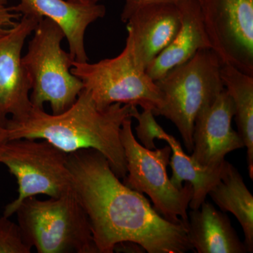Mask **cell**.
<instances>
[{
    "instance_id": "cell-1",
    "label": "cell",
    "mask_w": 253,
    "mask_h": 253,
    "mask_svg": "<svg viewBox=\"0 0 253 253\" xmlns=\"http://www.w3.org/2000/svg\"><path fill=\"white\" fill-rule=\"evenodd\" d=\"M73 191L84 208L98 253L134 242L149 253L194 251L187 229L162 217L141 193L125 185L94 149L68 154Z\"/></svg>"
},
{
    "instance_id": "cell-2",
    "label": "cell",
    "mask_w": 253,
    "mask_h": 253,
    "mask_svg": "<svg viewBox=\"0 0 253 253\" xmlns=\"http://www.w3.org/2000/svg\"><path fill=\"white\" fill-rule=\"evenodd\" d=\"M133 106L113 104L99 109L90 93L83 89L74 104L62 113L49 114L33 107L27 117L8 121L9 140L44 139L66 154L94 149L104 155L119 179L126 174L124 149L121 140L123 123L131 118Z\"/></svg>"
},
{
    "instance_id": "cell-3",
    "label": "cell",
    "mask_w": 253,
    "mask_h": 253,
    "mask_svg": "<svg viewBox=\"0 0 253 253\" xmlns=\"http://www.w3.org/2000/svg\"><path fill=\"white\" fill-rule=\"evenodd\" d=\"M15 214L23 242L38 253H98L89 219L73 189L44 201L28 198Z\"/></svg>"
},
{
    "instance_id": "cell-4",
    "label": "cell",
    "mask_w": 253,
    "mask_h": 253,
    "mask_svg": "<svg viewBox=\"0 0 253 253\" xmlns=\"http://www.w3.org/2000/svg\"><path fill=\"white\" fill-rule=\"evenodd\" d=\"M220 60L211 49L199 50L186 63L156 81L161 102L154 111L174 123L188 152H192L195 120L224 90Z\"/></svg>"
},
{
    "instance_id": "cell-5",
    "label": "cell",
    "mask_w": 253,
    "mask_h": 253,
    "mask_svg": "<svg viewBox=\"0 0 253 253\" xmlns=\"http://www.w3.org/2000/svg\"><path fill=\"white\" fill-rule=\"evenodd\" d=\"M22 61L31 82L33 107L44 109L49 103L51 114L69 109L84 89L83 82L71 73L73 61L61 48L62 30L49 18L39 21Z\"/></svg>"
},
{
    "instance_id": "cell-6",
    "label": "cell",
    "mask_w": 253,
    "mask_h": 253,
    "mask_svg": "<svg viewBox=\"0 0 253 253\" xmlns=\"http://www.w3.org/2000/svg\"><path fill=\"white\" fill-rule=\"evenodd\" d=\"M121 140L124 149L126 174L123 184L142 194H147L154 209L162 217L174 224H181L188 229V208L193 195L189 183L178 189L168 176L167 168L172 149L166 146L149 150L139 144L133 134L131 118H126L121 130Z\"/></svg>"
},
{
    "instance_id": "cell-7",
    "label": "cell",
    "mask_w": 253,
    "mask_h": 253,
    "mask_svg": "<svg viewBox=\"0 0 253 253\" xmlns=\"http://www.w3.org/2000/svg\"><path fill=\"white\" fill-rule=\"evenodd\" d=\"M67 160L68 154L44 139H12L3 144L0 163L9 169L18 184V197L6 205L3 215L11 217L28 198H56L72 190Z\"/></svg>"
},
{
    "instance_id": "cell-8",
    "label": "cell",
    "mask_w": 253,
    "mask_h": 253,
    "mask_svg": "<svg viewBox=\"0 0 253 253\" xmlns=\"http://www.w3.org/2000/svg\"><path fill=\"white\" fill-rule=\"evenodd\" d=\"M71 73L83 82L99 109L120 103L154 112L161 104L156 82L138 66L126 42L122 52L112 59L94 63L73 61Z\"/></svg>"
},
{
    "instance_id": "cell-9",
    "label": "cell",
    "mask_w": 253,
    "mask_h": 253,
    "mask_svg": "<svg viewBox=\"0 0 253 253\" xmlns=\"http://www.w3.org/2000/svg\"><path fill=\"white\" fill-rule=\"evenodd\" d=\"M211 49L221 64L253 76V0H200Z\"/></svg>"
},
{
    "instance_id": "cell-10",
    "label": "cell",
    "mask_w": 253,
    "mask_h": 253,
    "mask_svg": "<svg viewBox=\"0 0 253 253\" xmlns=\"http://www.w3.org/2000/svg\"><path fill=\"white\" fill-rule=\"evenodd\" d=\"M41 20L22 16L8 34L0 38V126L19 121L33 109L31 82L22 61L25 42Z\"/></svg>"
},
{
    "instance_id": "cell-11",
    "label": "cell",
    "mask_w": 253,
    "mask_h": 253,
    "mask_svg": "<svg viewBox=\"0 0 253 253\" xmlns=\"http://www.w3.org/2000/svg\"><path fill=\"white\" fill-rule=\"evenodd\" d=\"M234 116V104L225 89L198 115L191 157L201 166L217 167L225 161L226 155L245 147L241 136L231 126Z\"/></svg>"
},
{
    "instance_id": "cell-12",
    "label": "cell",
    "mask_w": 253,
    "mask_h": 253,
    "mask_svg": "<svg viewBox=\"0 0 253 253\" xmlns=\"http://www.w3.org/2000/svg\"><path fill=\"white\" fill-rule=\"evenodd\" d=\"M127 38L138 66L148 65L166 49L181 27L176 3H153L136 10L128 21Z\"/></svg>"
},
{
    "instance_id": "cell-13",
    "label": "cell",
    "mask_w": 253,
    "mask_h": 253,
    "mask_svg": "<svg viewBox=\"0 0 253 253\" xmlns=\"http://www.w3.org/2000/svg\"><path fill=\"white\" fill-rule=\"evenodd\" d=\"M14 9L21 16L49 18L57 24L67 40L71 57L81 63L89 61L84 46L86 29L106 14L104 5L81 0H20Z\"/></svg>"
},
{
    "instance_id": "cell-14",
    "label": "cell",
    "mask_w": 253,
    "mask_h": 253,
    "mask_svg": "<svg viewBox=\"0 0 253 253\" xmlns=\"http://www.w3.org/2000/svg\"><path fill=\"white\" fill-rule=\"evenodd\" d=\"M176 4L180 10L181 27L167 47L146 68V73L155 82L189 61L199 50L211 49L200 0H181Z\"/></svg>"
},
{
    "instance_id": "cell-15",
    "label": "cell",
    "mask_w": 253,
    "mask_h": 253,
    "mask_svg": "<svg viewBox=\"0 0 253 253\" xmlns=\"http://www.w3.org/2000/svg\"><path fill=\"white\" fill-rule=\"evenodd\" d=\"M187 235L193 249L198 253H246L230 219L210 203L188 213Z\"/></svg>"
},
{
    "instance_id": "cell-16",
    "label": "cell",
    "mask_w": 253,
    "mask_h": 253,
    "mask_svg": "<svg viewBox=\"0 0 253 253\" xmlns=\"http://www.w3.org/2000/svg\"><path fill=\"white\" fill-rule=\"evenodd\" d=\"M208 195L221 211L235 216L244 231V243L248 253H253V196L241 173L225 161L221 180Z\"/></svg>"
},
{
    "instance_id": "cell-17",
    "label": "cell",
    "mask_w": 253,
    "mask_h": 253,
    "mask_svg": "<svg viewBox=\"0 0 253 253\" xmlns=\"http://www.w3.org/2000/svg\"><path fill=\"white\" fill-rule=\"evenodd\" d=\"M166 141L172 153L169 163L172 170L171 182L178 189L182 187L183 181L189 183L192 186L193 195L189 208L199 209L210 191L221 180L225 161L217 167H204L184 153L180 142L174 136L169 135Z\"/></svg>"
},
{
    "instance_id": "cell-18",
    "label": "cell",
    "mask_w": 253,
    "mask_h": 253,
    "mask_svg": "<svg viewBox=\"0 0 253 253\" xmlns=\"http://www.w3.org/2000/svg\"><path fill=\"white\" fill-rule=\"evenodd\" d=\"M221 81L232 99L238 131L247 149L249 176L253 179V76L229 65H221Z\"/></svg>"
},
{
    "instance_id": "cell-19",
    "label": "cell",
    "mask_w": 253,
    "mask_h": 253,
    "mask_svg": "<svg viewBox=\"0 0 253 253\" xmlns=\"http://www.w3.org/2000/svg\"><path fill=\"white\" fill-rule=\"evenodd\" d=\"M131 118L138 121L135 130L138 139L146 149H156L154 141L156 139L167 141L169 134L161 127L155 119V115L151 109L143 110L139 113L136 106H133L131 113Z\"/></svg>"
},
{
    "instance_id": "cell-20",
    "label": "cell",
    "mask_w": 253,
    "mask_h": 253,
    "mask_svg": "<svg viewBox=\"0 0 253 253\" xmlns=\"http://www.w3.org/2000/svg\"><path fill=\"white\" fill-rule=\"evenodd\" d=\"M31 250L23 242L17 223L0 216V253H31Z\"/></svg>"
},
{
    "instance_id": "cell-21",
    "label": "cell",
    "mask_w": 253,
    "mask_h": 253,
    "mask_svg": "<svg viewBox=\"0 0 253 253\" xmlns=\"http://www.w3.org/2000/svg\"><path fill=\"white\" fill-rule=\"evenodd\" d=\"M21 18V15L10 6L8 0H0V38L8 34Z\"/></svg>"
},
{
    "instance_id": "cell-22",
    "label": "cell",
    "mask_w": 253,
    "mask_h": 253,
    "mask_svg": "<svg viewBox=\"0 0 253 253\" xmlns=\"http://www.w3.org/2000/svg\"><path fill=\"white\" fill-rule=\"evenodd\" d=\"M179 1L181 0H125L124 8L121 14V20L123 22L126 23L136 10L146 4L161 2L176 3Z\"/></svg>"
},
{
    "instance_id": "cell-23",
    "label": "cell",
    "mask_w": 253,
    "mask_h": 253,
    "mask_svg": "<svg viewBox=\"0 0 253 253\" xmlns=\"http://www.w3.org/2000/svg\"><path fill=\"white\" fill-rule=\"evenodd\" d=\"M114 252L143 253L146 252V251H145L144 248L141 247L140 245L134 242L126 241V242L118 244L115 248Z\"/></svg>"
},
{
    "instance_id": "cell-24",
    "label": "cell",
    "mask_w": 253,
    "mask_h": 253,
    "mask_svg": "<svg viewBox=\"0 0 253 253\" xmlns=\"http://www.w3.org/2000/svg\"><path fill=\"white\" fill-rule=\"evenodd\" d=\"M9 141V131L6 127L0 126V147Z\"/></svg>"
},
{
    "instance_id": "cell-25",
    "label": "cell",
    "mask_w": 253,
    "mask_h": 253,
    "mask_svg": "<svg viewBox=\"0 0 253 253\" xmlns=\"http://www.w3.org/2000/svg\"><path fill=\"white\" fill-rule=\"evenodd\" d=\"M81 1H84V2L91 3V4H97L102 0H81Z\"/></svg>"
}]
</instances>
